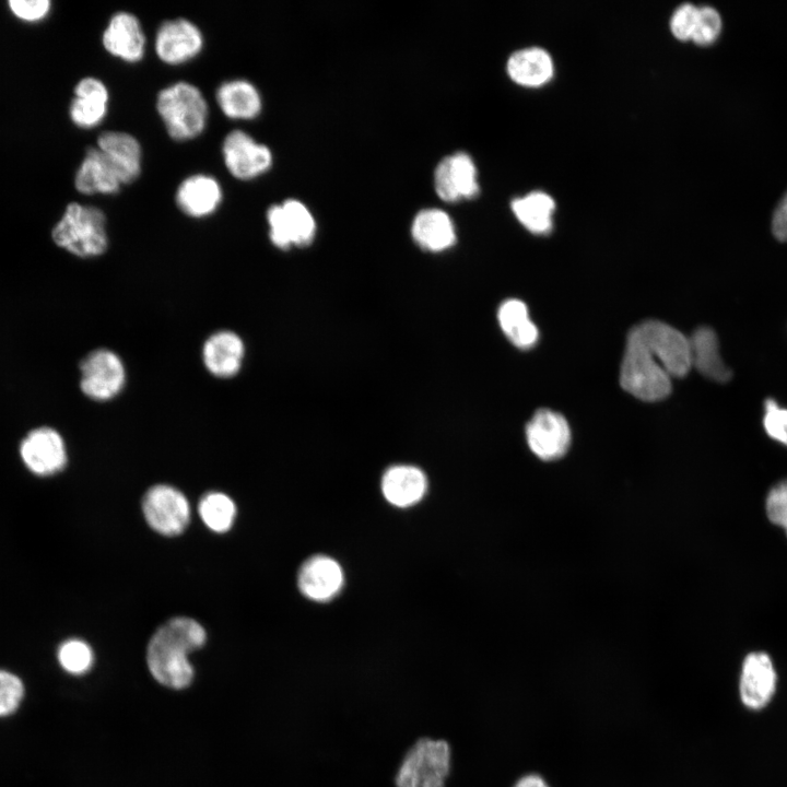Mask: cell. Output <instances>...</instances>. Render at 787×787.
<instances>
[{"label": "cell", "instance_id": "6da1fadb", "mask_svg": "<svg viewBox=\"0 0 787 787\" xmlns=\"http://www.w3.org/2000/svg\"><path fill=\"white\" fill-rule=\"evenodd\" d=\"M207 641L203 626L187 616H176L162 624L151 636L146 662L153 678L171 689H185L193 678L188 654Z\"/></svg>", "mask_w": 787, "mask_h": 787}, {"label": "cell", "instance_id": "7a4b0ae2", "mask_svg": "<svg viewBox=\"0 0 787 787\" xmlns=\"http://www.w3.org/2000/svg\"><path fill=\"white\" fill-rule=\"evenodd\" d=\"M156 109L168 136L176 141L197 138L207 126L209 107L202 92L185 81L161 90Z\"/></svg>", "mask_w": 787, "mask_h": 787}, {"label": "cell", "instance_id": "3957f363", "mask_svg": "<svg viewBox=\"0 0 787 787\" xmlns=\"http://www.w3.org/2000/svg\"><path fill=\"white\" fill-rule=\"evenodd\" d=\"M52 239L81 258L102 255L108 245L105 213L96 207L71 202L52 228Z\"/></svg>", "mask_w": 787, "mask_h": 787}, {"label": "cell", "instance_id": "277c9868", "mask_svg": "<svg viewBox=\"0 0 787 787\" xmlns=\"http://www.w3.org/2000/svg\"><path fill=\"white\" fill-rule=\"evenodd\" d=\"M620 383L624 390L645 401L663 399L671 390V377L649 352L634 328L627 336Z\"/></svg>", "mask_w": 787, "mask_h": 787}, {"label": "cell", "instance_id": "5b68a950", "mask_svg": "<svg viewBox=\"0 0 787 787\" xmlns=\"http://www.w3.org/2000/svg\"><path fill=\"white\" fill-rule=\"evenodd\" d=\"M451 768V749L445 740L423 738L404 754L395 776L396 787H445Z\"/></svg>", "mask_w": 787, "mask_h": 787}, {"label": "cell", "instance_id": "8992f818", "mask_svg": "<svg viewBox=\"0 0 787 787\" xmlns=\"http://www.w3.org/2000/svg\"><path fill=\"white\" fill-rule=\"evenodd\" d=\"M634 329L670 377L686 375L692 367L689 338L658 320H646Z\"/></svg>", "mask_w": 787, "mask_h": 787}, {"label": "cell", "instance_id": "52a82bcc", "mask_svg": "<svg viewBox=\"0 0 787 787\" xmlns=\"http://www.w3.org/2000/svg\"><path fill=\"white\" fill-rule=\"evenodd\" d=\"M142 512L148 525L163 536L181 533L190 520V506L186 496L167 484H156L145 492Z\"/></svg>", "mask_w": 787, "mask_h": 787}, {"label": "cell", "instance_id": "ba28073f", "mask_svg": "<svg viewBox=\"0 0 787 787\" xmlns=\"http://www.w3.org/2000/svg\"><path fill=\"white\" fill-rule=\"evenodd\" d=\"M80 388L90 399L107 401L124 388L126 371L120 357L107 349L90 352L80 363Z\"/></svg>", "mask_w": 787, "mask_h": 787}, {"label": "cell", "instance_id": "9c48e42d", "mask_svg": "<svg viewBox=\"0 0 787 787\" xmlns=\"http://www.w3.org/2000/svg\"><path fill=\"white\" fill-rule=\"evenodd\" d=\"M269 237L280 249L309 244L316 231V223L307 207L296 199H286L271 205L267 211Z\"/></svg>", "mask_w": 787, "mask_h": 787}, {"label": "cell", "instance_id": "30bf717a", "mask_svg": "<svg viewBox=\"0 0 787 787\" xmlns=\"http://www.w3.org/2000/svg\"><path fill=\"white\" fill-rule=\"evenodd\" d=\"M222 156L230 174L239 180H251L265 174L273 161L272 152L266 144L258 143L240 129L225 136Z\"/></svg>", "mask_w": 787, "mask_h": 787}, {"label": "cell", "instance_id": "8fae6325", "mask_svg": "<svg viewBox=\"0 0 787 787\" xmlns=\"http://www.w3.org/2000/svg\"><path fill=\"white\" fill-rule=\"evenodd\" d=\"M203 47V35L191 21L177 17L164 21L157 28L154 49L166 64L185 63L200 54Z\"/></svg>", "mask_w": 787, "mask_h": 787}, {"label": "cell", "instance_id": "7c38bea8", "mask_svg": "<svg viewBox=\"0 0 787 787\" xmlns=\"http://www.w3.org/2000/svg\"><path fill=\"white\" fill-rule=\"evenodd\" d=\"M531 451L544 461L563 457L571 446V428L566 419L552 410H538L526 427Z\"/></svg>", "mask_w": 787, "mask_h": 787}, {"label": "cell", "instance_id": "4fadbf2b", "mask_svg": "<svg viewBox=\"0 0 787 787\" xmlns=\"http://www.w3.org/2000/svg\"><path fill=\"white\" fill-rule=\"evenodd\" d=\"M20 454L25 466L37 475H51L67 463L64 442L50 427L31 431L21 443Z\"/></svg>", "mask_w": 787, "mask_h": 787}, {"label": "cell", "instance_id": "5bb4252c", "mask_svg": "<svg viewBox=\"0 0 787 787\" xmlns=\"http://www.w3.org/2000/svg\"><path fill=\"white\" fill-rule=\"evenodd\" d=\"M434 186L445 201L473 198L479 192V183L472 158L465 152L444 157L435 169Z\"/></svg>", "mask_w": 787, "mask_h": 787}, {"label": "cell", "instance_id": "9a60e30c", "mask_svg": "<svg viewBox=\"0 0 787 787\" xmlns=\"http://www.w3.org/2000/svg\"><path fill=\"white\" fill-rule=\"evenodd\" d=\"M102 44L111 56L138 62L145 54V34L139 19L127 11L111 15L102 35Z\"/></svg>", "mask_w": 787, "mask_h": 787}, {"label": "cell", "instance_id": "2e32d148", "mask_svg": "<svg viewBox=\"0 0 787 787\" xmlns=\"http://www.w3.org/2000/svg\"><path fill=\"white\" fill-rule=\"evenodd\" d=\"M776 681L771 657L763 651L749 654L743 660L739 681L742 703L752 709L764 707L775 692Z\"/></svg>", "mask_w": 787, "mask_h": 787}, {"label": "cell", "instance_id": "e0dca14e", "mask_svg": "<svg viewBox=\"0 0 787 787\" xmlns=\"http://www.w3.org/2000/svg\"><path fill=\"white\" fill-rule=\"evenodd\" d=\"M223 191L216 178L207 174H195L178 186L175 201L178 209L190 218L201 219L216 211Z\"/></svg>", "mask_w": 787, "mask_h": 787}, {"label": "cell", "instance_id": "ac0fdd59", "mask_svg": "<svg viewBox=\"0 0 787 787\" xmlns=\"http://www.w3.org/2000/svg\"><path fill=\"white\" fill-rule=\"evenodd\" d=\"M297 584L305 597L315 601L329 600L342 587V568L331 557L325 555L313 556L301 566Z\"/></svg>", "mask_w": 787, "mask_h": 787}, {"label": "cell", "instance_id": "d6986e66", "mask_svg": "<svg viewBox=\"0 0 787 787\" xmlns=\"http://www.w3.org/2000/svg\"><path fill=\"white\" fill-rule=\"evenodd\" d=\"M245 345L242 338L228 330L211 334L202 346L205 368L215 377L235 376L242 367Z\"/></svg>", "mask_w": 787, "mask_h": 787}, {"label": "cell", "instance_id": "ffe728a7", "mask_svg": "<svg viewBox=\"0 0 787 787\" xmlns=\"http://www.w3.org/2000/svg\"><path fill=\"white\" fill-rule=\"evenodd\" d=\"M121 185V178L107 156L98 148H89L74 176L77 190L87 196L114 195Z\"/></svg>", "mask_w": 787, "mask_h": 787}, {"label": "cell", "instance_id": "44dd1931", "mask_svg": "<svg viewBox=\"0 0 787 787\" xmlns=\"http://www.w3.org/2000/svg\"><path fill=\"white\" fill-rule=\"evenodd\" d=\"M97 148L111 162L122 184H130L139 177L142 149L132 134L125 131H104L97 138Z\"/></svg>", "mask_w": 787, "mask_h": 787}, {"label": "cell", "instance_id": "7402d4cb", "mask_svg": "<svg viewBox=\"0 0 787 787\" xmlns=\"http://www.w3.org/2000/svg\"><path fill=\"white\" fill-rule=\"evenodd\" d=\"M108 99V89L103 81L92 77L81 79L70 104L71 120L80 128H94L104 120Z\"/></svg>", "mask_w": 787, "mask_h": 787}, {"label": "cell", "instance_id": "603a6c76", "mask_svg": "<svg viewBox=\"0 0 787 787\" xmlns=\"http://www.w3.org/2000/svg\"><path fill=\"white\" fill-rule=\"evenodd\" d=\"M506 69L515 83L527 87L545 84L554 73L552 57L540 47H528L515 51L508 58Z\"/></svg>", "mask_w": 787, "mask_h": 787}, {"label": "cell", "instance_id": "cb8c5ba5", "mask_svg": "<svg viewBox=\"0 0 787 787\" xmlns=\"http://www.w3.org/2000/svg\"><path fill=\"white\" fill-rule=\"evenodd\" d=\"M215 99L222 113L231 119L251 120L262 108L259 91L244 79L223 82L216 90Z\"/></svg>", "mask_w": 787, "mask_h": 787}, {"label": "cell", "instance_id": "d4e9b609", "mask_svg": "<svg viewBox=\"0 0 787 787\" xmlns=\"http://www.w3.org/2000/svg\"><path fill=\"white\" fill-rule=\"evenodd\" d=\"M424 473L413 466H393L381 480L385 498L392 505L407 507L419 502L426 491Z\"/></svg>", "mask_w": 787, "mask_h": 787}, {"label": "cell", "instance_id": "484cf974", "mask_svg": "<svg viewBox=\"0 0 787 787\" xmlns=\"http://www.w3.org/2000/svg\"><path fill=\"white\" fill-rule=\"evenodd\" d=\"M690 340L691 365L707 378L725 383L731 378V371L723 362L715 331L701 327Z\"/></svg>", "mask_w": 787, "mask_h": 787}, {"label": "cell", "instance_id": "4316f807", "mask_svg": "<svg viewBox=\"0 0 787 787\" xmlns=\"http://www.w3.org/2000/svg\"><path fill=\"white\" fill-rule=\"evenodd\" d=\"M412 236L421 247L431 251L445 250L456 239L449 215L439 209L420 211L412 223Z\"/></svg>", "mask_w": 787, "mask_h": 787}, {"label": "cell", "instance_id": "83f0119b", "mask_svg": "<svg viewBox=\"0 0 787 787\" xmlns=\"http://www.w3.org/2000/svg\"><path fill=\"white\" fill-rule=\"evenodd\" d=\"M512 210L517 220L531 233L545 234L552 227L555 202L550 195L533 191L514 199Z\"/></svg>", "mask_w": 787, "mask_h": 787}, {"label": "cell", "instance_id": "f1b7e54d", "mask_svg": "<svg viewBox=\"0 0 787 787\" xmlns=\"http://www.w3.org/2000/svg\"><path fill=\"white\" fill-rule=\"evenodd\" d=\"M497 317L502 330L516 346L529 349L535 345L539 333L524 302L514 298L505 301Z\"/></svg>", "mask_w": 787, "mask_h": 787}, {"label": "cell", "instance_id": "f546056e", "mask_svg": "<svg viewBox=\"0 0 787 787\" xmlns=\"http://www.w3.org/2000/svg\"><path fill=\"white\" fill-rule=\"evenodd\" d=\"M199 516L203 524L216 533H223L233 526L236 506L233 500L222 492H209L199 502Z\"/></svg>", "mask_w": 787, "mask_h": 787}, {"label": "cell", "instance_id": "4dcf8cb0", "mask_svg": "<svg viewBox=\"0 0 787 787\" xmlns=\"http://www.w3.org/2000/svg\"><path fill=\"white\" fill-rule=\"evenodd\" d=\"M58 660L67 672L81 674L91 668L93 663V653L85 642L81 639H69L59 647Z\"/></svg>", "mask_w": 787, "mask_h": 787}, {"label": "cell", "instance_id": "1f68e13d", "mask_svg": "<svg viewBox=\"0 0 787 787\" xmlns=\"http://www.w3.org/2000/svg\"><path fill=\"white\" fill-rule=\"evenodd\" d=\"M721 27V17L716 9L700 7L691 40L700 46L710 45L718 38Z\"/></svg>", "mask_w": 787, "mask_h": 787}, {"label": "cell", "instance_id": "d6a6232c", "mask_svg": "<svg viewBox=\"0 0 787 787\" xmlns=\"http://www.w3.org/2000/svg\"><path fill=\"white\" fill-rule=\"evenodd\" d=\"M763 426L771 438L787 446V409L771 398L764 403Z\"/></svg>", "mask_w": 787, "mask_h": 787}, {"label": "cell", "instance_id": "836d02e7", "mask_svg": "<svg viewBox=\"0 0 787 787\" xmlns=\"http://www.w3.org/2000/svg\"><path fill=\"white\" fill-rule=\"evenodd\" d=\"M765 509L768 519L782 527L787 536V479L776 483L770 490Z\"/></svg>", "mask_w": 787, "mask_h": 787}, {"label": "cell", "instance_id": "e575fe53", "mask_svg": "<svg viewBox=\"0 0 787 787\" xmlns=\"http://www.w3.org/2000/svg\"><path fill=\"white\" fill-rule=\"evenodd\" d=\"M24 693L22 681L14 674L0 670V716L14 712Z\"/></svg>", "mask_w": 787, "mask_h": 787}, {"label": "cell", "instance_id": "d590c367", "mask_svg": "<svg viewBox=\"0 0 787 787\" xmlns=\"http://www.w3.org/2000/svg\"><path fill=\"white\" fill-rule=\"evenodd\" d=\"M698 8L684 3L677 8L670 19L672 35L679 40H691L696 24Z\"/></svg>", "mask_w": 787, "mask_h": 787}, {"label": "cell", "instance_id": "8d00e7d4", "mask_svg": "<svg viewBox=\"0 0 787 787\" xmlns=\"http://www.w3.org/2000/svg\"><path fill=\"white\" fill-rule=\"evenodd\" d=\"M49 0H10L12 13L21 20L34 22L47 15L50 10Z\"/></svg>", "mask_w": 787, "mask_h": 787}, {"label": "cell", "instance_id": "74e56055", "mask_svg": "<svg viewBox=\"0 0 787 787\" xmlns=\"http://www.w3.org/2000/svg\"><path fill=\"white\" fill-rule=\"evenodd\" d=\"M772 231L778 240L787 242V191L773 213Z\"/></svg>", "mask_w": 787, "mask_h": 787}, {"label": "cell", "instance_id": "f35d334b", "mask_svg": "<svg viewBox=\"0 0 787 787\" xmlns=\"http://www.w3.org/2000/svg\"><path fill=\"white\" fill-rule=\"evenodd\" d=\"M514 787H550L549 784L539 775L529 774L521 777Z\"/></svg>", "mask_w": 787, "mask_h": 787}]
</instances>
